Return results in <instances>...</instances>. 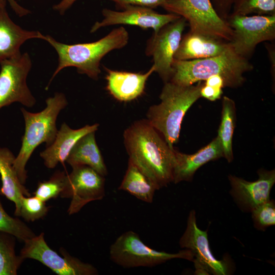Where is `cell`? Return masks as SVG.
<instances>
[{
	"mask_svg": "<svg viewBox=\"0 0 275 275\" xmlns=\"http://www.w3.org/2000/svg\"><path fill=\"white\" fill-rule=\"evenodd\" d=\"M119 8L122 10L103 9V19L96 22L90 32L94 33L102 28L118 24L135 25L144 29L151 28L153 32H157L165 25L181 17L171 13L160 14L153 9L139 6L125 5Z\"/></svg>",
	"mask_w": 275,
	"mask_h": 275,
	"instance_id": "13",
	"label": "cell"
},
{
	"mask_svg": "<svg viewBox=\"0 0 275 275\" xmlns=\"http://www.w3.org/2000/svg\"><path fill=\"white\" fill-rule=\"evenodd\" d=\"M98 127L99 124L96 123L74 129L63 123L52 143L40 154L45 166L47 168L53 169L59 163H64L77 141L83 135L96 131Z\"/></svg>",
	"mask_w": 275,
	"mask_h": 275,
	"instance_id": "19",
	"label": "cell"
},
{
	"mask_svg": "<svg viewBox=\"0 0 275 275\" xmlns=\"http://www.w3.org/2000/svg\"><path fill=\"white\" fill-rule=\"evenodd\" d=\"M47 41L56 51L58 64L46 88L47 90L53 79L63 69L73 67L78 73L97 80L101 73L102 59L115 49L125 46L129 40V34L123 26L113 29L97 41L84 43L68 44L58 41L50 35H45Z\"/></svg>",
	"mask_w": 275,
	"mask_h": 275,
	"instance_id": "2",
	"label": "cell"
},
{
	"mask_svg": "<svg viewBox=\"0 0 275 275\" xmlns=\"http://www.w3.org/2000/svg\"><path fill=\"white\" fill-rule=\"evenodd\" d=\"M162 7L188 22L189 31L230 42L233 31L216 13L211 0H171Z\"/></svg>",
	"mask_w": 275,
	"mask_h": 275,
	"instance_id": "7",
	"label": "cell"
},
{
	"mask_svg": "<svg viewBox=\"0 0 275 275\" xmlns=\"http://www.w3.org/2000/svg\"><path fill=\"white\" fill-rule=\"evenodd\" d=\"M12 10L19 17H22L30 13V11L19 5L16 0H7Z\"/></svg>",
	"mask_w": 275,
	"mask_h": 275,
	"instance_id": "36",
	"label": "cell"
},
{
	"mask_svg": "<svg viewBox=\"0 0 275 275\" xmlns=\"http://www.w3.org/2000/svg\"><path fill=\"white\" fill-rule=\"evenodd\" d=\"M66 179L64 172L58 171L48 180L39 182L34 194L44 202L56 198L65 189Z\"/></svg>",
	"mask_w": 275,
	"mask_h": 275,
	"instance_id": "28",
	"label": "cell"
},
{
	"mask_svg": "<svg viewBox=\"0 0 275 275\" xmlns=\"http://www.w3.org/2000/svg\"><path fill=\"white\" fill-rule=\"evenodd\" d=\"M67 175L62 198H71L68 209L69 215L79 212L88 203L101 200L105 196V179L91 168L85 165L72 167Z\"/></svg>",
	"mask_w": 275,
	"mask_h": 275,
	"instance_id": "12",
	"label": "cell"
},
{
	"mask_svg": "<svg viewBox=\"0 0 275 275\" xmlns=\"http://www.w3.org/2000/svg\"><path fill=\"white\" fill-rule=\"evenodd\" d=\"M258 179L248 181L241 178L229 175L230 193L239 207L251 212L258 206L270 199V193L275 183L274 170L261 169L258 171Z\"/></svg>",
	"mask_w": 275,
	"mask_h": 275,
	"instance_id": "15",
	"label": "cell"
},
{
	"mask_svg": "<svg viewBox=\"0 0 275 275\" xmlns=\"http://www.w3.org/2000/svg\"><path fill=\"white\" fill-rule=\"evenodd\" d=\"M77 0H62L60 3L54 5L53 9L60 14H64Z\"/></svg>",
	"mask_w": 275,
	"mask_h": 275,
	"instance_id": "35",
	"label": "cell"
},
{
	"mask_svg": "<svg viewBox=\"0 0 275 275\" xmlns=\"http://www.w3.org/2000/svg\"><path fill=\"white\" fill-rule=\"evenodd\" d=\"M32 63L28 52L0 62V109L14 102L31 107L36 100L26 79Z\"/></svg>",
	"mask_w": 275,
	"mask_h": 275,
	"instance_id": "9",
	"label": "cell"
},
{
	"mask_svg": "<svg viewBox=\"0 0 275 275\" xmlns=\"http://www.w3.org/2000/svg\"><path fill=\"white\" fill-rule=\"evenodd\" d=\"M0 232L10 234L19 240L24 241L35 234L24 223L9 215L4 209L0 200Z\"/></svg>",
	"mask_w": 275,
	"mask_h": 275,
	"instance_id": "27",
	"label": "cell"
},
{
	"mask_svg": "<svg viewBox=\"0 0 275 275\" xmlns=\"http://www.w3.org/2000/svg\"><path fill=\"white\" fill-rule=\"evenodd\" d=\"M104 68L107 72L106 89L120 101H131L141 96L147 79L155 72L153 65L144 73L111 70L105 67Z\"/></svg>",
	"mask_w": 275,
	"mask_h": 275,
	"instance_id": "18",
	"label": "cell"
},
{
	"mask_svg": "<svg viewBox=\"0 0 275 275\" xmlns=\"http://www.w3.org/2000/svg\"><path fill=\"white\" fill-rule=\"evenodd\" d=\"M48 210L45 202L39 198L23 196L21 200L20 216L28 222H33L44 216Z\"/></svg>",
	"mask_w": 275,
	"mask_h": 275,
	"instance_id": "29",
	"label": "cell"
},
{
	"mask_svg": "<svg viewBox=\"0 0 275 275\" xmlns=\"http://www.w3.org/2000/svg\"><path fill=\"white\" fill-rule=\"evenodd\" d=\"M175 162L173 182L177 184L192 179L196 171L209 161L223 157V150L218 136L208 145L193 154L181 153L175 149Z\"/></svg>",
	"mask_w": 275,
	"mask_h": 275,
	"instance_id": "17",
	"label": "cell"
},
{
	"mask_svg": "<svg viewBox=\"0 0 275 275\" xmlns=\"http://www.w3.org/2000/svg\"><path fill=\"white\" fill-rule=\"evenodd\" d=\"M226 21L233 31L230 43L244 58L249 59L259 43L275 39V15L230 14Z\"/></svg>",
	"mask_w": 275,
	"mask_h": 275,
	"instance_id": "8",
	"label": "cell"
},
{
	"mask_svg": "<svg viewBox=\"0 0 275 275\" xmlns=\"http://www.w3.org/2000/svg\"><path fill=\"white\" fill-rule=\"evenodd\" d=\"M15 237L0 232V275H16L25 259L15 253Z\"/></svg>",
	"mask_w": 275,
	"mask_h": 275,
	"instance_id": "25",
	"label": "cell"
},
{
	"mask_svg": "<svg viewBox=\"0 0 275 275\" xmlns=\"http://www.w3.org/2000/svg\"><path fill=\"white\" fill-rule=\"evenodd\" d=\"M254 226L257 229L264 230L266 228L275 224V203L274 200H269L258 206L252 211Z\"/></svg>",
	"mask_w": 275,
	"mask_h": 275,
	"instance_id": "30",
	"label": "cell"
},
{
	"mask_svg": "<svg viewBox=\"0 0 275 275\" xmlns=\"http://www.w3.org/2000/svg\"><path fill=\"white\" fill-rule=\"evenodd\" d=\"M20 255L36 260L59 275H95L98 272L92 265L83 262L61 249L62 256L52 250L44 239V233L24 241Z\"/></svg>",
	"mask_w": 275,
	"mask_h": 275,
	"instance_id": "10",
	"label": "cell"
},
{
	"mask_svg": "<svg viewBox=\"0 0 275 275\" xmlns=\"http://www.w3.org/2000/svg\"><path fill=\"white\" fill-rule=\"evenodd\" d=\"M114 2L117 7L125 5H134L151 9L162 7L171 0H109Z\"/></svg>",
	"mask_w": 275,
	"mask_h": 275,
	"instance_id": "31",
	"label": "cell"
},
{
	"mask_svg": "<svg viewBox=\"0 0 275 275\" xmlns=\"http://www.w3.org/2000/svg\"><path fill=\"white\" fill-rule=\"evenodd\" d=\"M95 132L81 137L72 148L66 161L71 167L87 166L105 177L107 170L95 140Z\"/></svg>",
	"mask_w": 275,
	"mask_h": 275,
	"instance_id": "22",
	"label": "cell"
},
{
	"mask_svg": "<svg viewBox=\"0 0 275 275\" xmlns=\"http://www.w3.org/2000/svg\"><path fill=\"white\" fill-rule=\"evenodd\" d=\"M203 85L202 81L188 86L165 82L159 95L160 103L152 105L148 111L147 120L172 149L178 141L184 116L201 97Z\"/></svg>",
	"mask_w": 275,
	"mask_h": 275,
	"instance_id": "4",
	"label": "cell"
},
{
	"mask_svg": "<svg viewBox=\"0 0 275 275\" xmlns=\"http://www.w3.org/2000/svg\"><path fill=\"white\" fill-rule=\"evenodd\" d=\"M5 1H7V0H0V3L3 2H5Z\"/></svg>",
	"mask_w": 275,
	"mask_h": 275,
	"instance_id": "37",
	"label": "cell"
},
{
	"mask_svg": "<svg viewBox=\"0 0 275 275\" xmlns=\"http://www.w3.org/2000/svg\"><path fill=\"white\" fill-rule=\"evenodd\" d=\"M15 157L9 149L0 146V194L14 203V214L20 216L21 198L31 194L20 182L14 168Z\"/></svg>",
	"mask_w": 275,
	"mask_h": 275,
	"instance_id": "21",
	"label": "cell"
},
{
	"mask_svg": "<svg viewBox=\"0 0 275 275\" xmlns=\"http://www.w3.org/2000/svg\"><path fill=\"white\" fill-rule=\"evenodd\" d=\"M230 14L275 15V0H234Z\"/></svg>",
	"mask_w": 275,
	"mask_h": 275,
	"instance_id": "26",
	"label": "cell"
},
{
	"mask_svg": "<svg viewBox=\"0 0 275 275\" xmlns=\"http://www.w3.org/2000/svg\"><path fill=\"white\" fill-rule=\"evenodd\" d=\"M179 243L181 248L189 250L194 253L196 265L207 272L215 275L228 274V264L224 260H217L212 254L207 231L198 227L194 210L189 213L185 230Z\"/></svg>",
	"mask_w": 275,
	"mask_h": 275,
	"instance_id": "14",
	"label": "cell"
},
{
	"mask_svg": "<svg viewBox=\"0 0 275 275\" xmlns=\"http://www.w3.org/2000/svg\"><path fill=\"white\" fill-rule=\"evenodd\" d=\"M118 189L126 191L142 201L151 203L157 188L149 178L129 160L126 173Z\"/></svg>",
	"mask_w": 275,
	"mask_h": 275,
	"instance_id": "23",
	"label": "cell"
},
{
	"mask_svg": "<svg viewBox=\"0 0 275 275\" xmlns=\"http://www.w3.org/2000/svg\"><path fill=\"white\" fill-rule=\"evenodd\" d=\"M222 94V88L207 85L204 83H203L200 90L201 97L212 101L221 98Z\"/></svg>",
	"mask_w": 275,
	"mask_h": 275,
	"instance_id": "33",
	"label": "cell"
},
{
	"mask_svg": "<svg viewBox=\"0 0 275 275\" xmlns=\"http://www.w3.org/2000/svg\"><path fill=\"white\" fill-rule=\"evenodd\" d=\"M222 120L217 136L223 150V157L228 162L233 160L232 139L236 121V107L234 101L224 96L222 102Z\"/></svg>",
	"mask_w": 275,
	"mask_h": 275,
	"instance_id": "24",
	"label": "cell"
},
{
	"mask_svg": "<svg viewBox=\"0 0 275 275\" xmlns=\"http://www.w3.org/2000/svg\"><path fill=\"white\" fill-rule=\"evenodd\" d=\"M231 47L230 42L189 31L182 36L174 59L193 60L214 57Z\"/></svg>",
	"mask_w": 275,
	"mask_h": 275,
	"instance_id": "20",
	"label": "cell"
},
{
	"mask_svg": "<svg viewBox=\"0 0 275 275\" xmlns=\"http://www.w3.org/2000/svg\"><path fill=\"white\" fill-rule=\"evenodd\" d=\"M124 143L132 162L155 184L157 189L173 182L175 149L148 121L134 122L123 134Z\"/></svg>",
	"mask_w": 275,
	"mask_h": 275,
	"instance_id": "1",
	"label": "cell"
},
{
	"mask_svg": "<svg viewBox=\"0 0 275 275\" xmlns=\"http://www.w3.org/2000/svg\"><path fill=\"white\" fill-rule=\"evenodd\" d=\"M46 107L38 113H31L21 108L25 123V130L19 152L15 157L13 166L20 182L27 179L26 163L34 150L42 143L46 147L54 141L58 129L56 122L60 112L68 104L63 93L57 92L46 101Z\"/></svg>",
	"mask_w": 275,
	"mask_h": 275,
	"instance_id": "5",
	"label": "cell"
},
{
	"mask_svg": "<svg viewBox=\"0 0 275 275\" xmlns=\"http://www.w3.org/2000/svg\"><path fill=\"white\" fill-rule=\"evenodd\" d=\"M172 67L169 81L177 85L190 86L218 75L223 78L225 87L232 88L241 86L245 81L244 74L254 68L249 59L236 53L232 46L214 57L193 60L174 59Z\"/></svg>",
	"mask_w": 275,
	"mask_h": 275,
	"instance_id": "3",
	"label": "cell"
},
{
	"mask_svg": "<svg viewBox=\"0 0 275 275\" xmlns=\"http://www.w3.org/2000/svg\"><path fill=\"white\" fill-rule=\"evenodd\" d=\"M7 2L0 3V62L20 54V47L26 41L44 40L45 37L39 31L24 30L15 23L6 9Z\"/></svg>",
	"mask_w": 275,
	"mask_h": 275,
	"instance_id": "16",
	"label": "cell"
},
{
	"mask_svg": "<svg viewBox=\"0 0 275 275\" xmlns=\"http://www.w3.org/2000/svg\"><path fill=\"white\" fill-rule=\"evenodd\" d=\"M111 260L123 268L153 267L174 259L193 261L194 253L184 249L177 253L158 251L148 246L132 231L120 235L109 248Z\"/></svg>",
	"mask_w": 275,
	"mask_h": 275,
	"instance_id": "6",
	"label": "cell"
},
{
	"mask_svg": "<svg viewBox=\"0 0 275 275\" xmlns=\"http://www.w3.org/2000/svg\"><path fill=\"white\" fill-rule=\"evenodd\" d=\"M271 42V43H268L265 42V46L266 48L269 60L271 66V72L272 75L274 76L275 71V45L274 42Z\"/></svg>",
	"mask_w": 275,
	"mask_h": 275,
	"instance_id": "34",
	"label": "cell"
},
{
	"mask_svg": "<svg viewBox=\"0 0 275 275\" xmlns=\"http://www.w3.org/2000/svg\"><path fill=\"white\" fill-rule=\"evenodd\" d=\"M233 1L211 0L217 14L226 21L231 13Z\"/></svg>",
	"mask_w": 275,
	"mask_h": 275,
	"instance_id": "32",
	"label": "cell"
},
{
	"mask_svg": "<svg viewBox=\"0 0 275 275\" xmlns=\"http://www.w3.org/2000/svg\"><path fill=\"white\" fill-rule=\"evenodd\" d=\"M186 20L180 17L153 32L147 40L145 54L152 58L153 66L164 83L169 81L172 73V62L178 49Z\"/></svg>",
	"mask_w": 275,
	"mask_h": 275,
	"instance_id": "11",
	"label": "cell"
}]
</instances>
